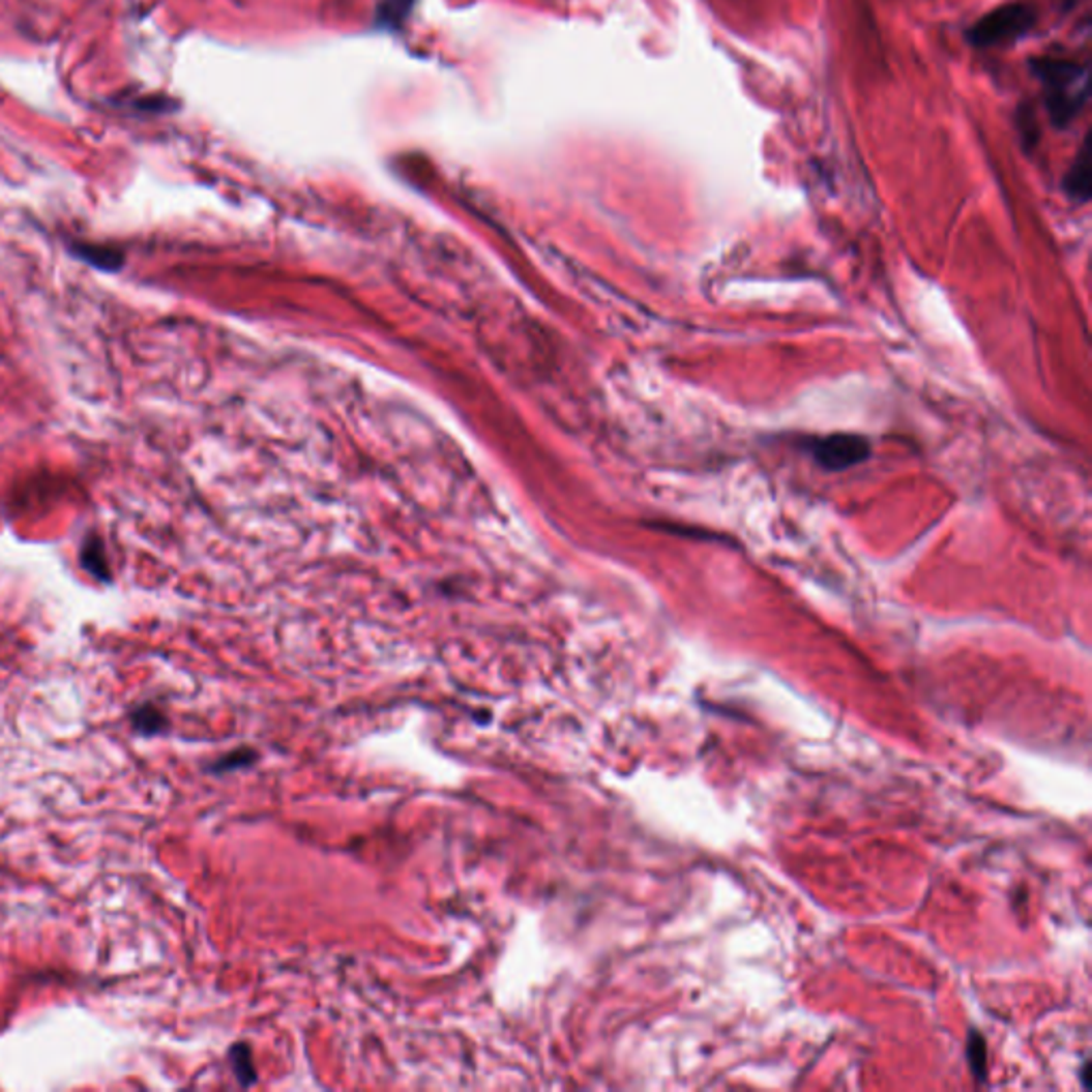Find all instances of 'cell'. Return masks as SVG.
I'll use <instances>...</instances> for the list:
<instances>
[{
  "label": "cell",
  "instance_id": "1",
  "mask_svg": "<svg viewBox=\"0 0 1092 1092\" xmlns=\"http://www.w3.org/2000/svg\"><path fill=\"white\" fill-rule=\"evenodd\" d=\"M1029 66L1041 84L1052 124L1067 128L1084 112L1090 98L1088 66L1067 58H1035Z\"/></svg>",
  "mask_w": 1092,
  "mask_h": 1092
},
{
  "label": "cell",
  "instance_id": "2",
  "mask_svg": "<svg viewBox=\"0 0 1092 1092\" xmlns=\"http://www.w3.org/2000/svg\"><path fill=\"white\" fill-rule=\"evenodd\" d=\"M1037 20L1039 11L1035 5L1025 3V0L1007 3L977 20L967 30V41L979 50L1013 46L1015 41L1027 37L1037 26Z\"/></svg>",
  "mask_w": 1092,
  "mask_h": 1092
},
{
  "label": "cell",
  "instance_id": "3",
  "mask_svg": "<svg viewBox=\"0 0 1092 1092\" xmlns=\"http://www.w3.org/2000/svg\"><path fill=\"white\" fill-rule=\"evenodd\" d=\"M814 460L824 468L832 472H843L848 468H854L870 456V444L862 436L854 434H832L826 438L811 440L808 444Z\"/></svg>",
  "mask_w": 1092,
  "mask_h": 1092
},
{
  "label": "cell",
  "instance_id": "4",
  "mask_svg": "<svg viewBox=\"0 0 1092 1092\" xmlns=\"http://www.w3.org/2000/svg\"><path fill=\"white\" fill-rule=\"evenodd\" d=\"M1090 139L1086 137L1084 144L1080 148V154L1075 156L1073 165L1069 167V171L1065 173V180H1063V188L1067 193V197L1075 203H1088L1090 201V193H1092V165H1090Z\"/></svg>",
  "mask_w": 1092,
  "mask_h": 1092
},
{
  "label": "cell",
  "instance_id": "5",
  "mask_svg": "<svg viewBox=\"0 0 1092 1092\" xmlns=\"http://www.w3.org/2000/svg\"><path fill=\"white\" fill-rule=\"evenodd\" d=\"M70 250H73V255L78 259L94 265L98 269H105V271H116L124 263L122 253H118L114 248H100V245L80 243V245H70Z\"/></svg>",
  "mask_w": 1092,
  "mask_h": 1092
},
{
  "label": "cell",
  "instance_id": "6",
  "mask_svg": "<svg viewBox=\"0 0 1092 1092\" xmlns=\"http://www.w3.org/2000/svg\"><path fill=\"white\" fill-rule=\"evenodd\" d=\"M231 1065L241 1086H253L257 1082V1069L253 1063V1052L245 1043H237L231 1050Z\"/></svg>",
  "mask_w": 1092,
  "mask_h": 1092
},
{
  "label": "cell",
  "instance_id": "7",
  "mask_svg": "<svg viewBox=\"0 0 1092 1092\" xmlns=\"http://www.w3.org/2000/svg\"><path fill=\"white\" fill-rule=\"evenodd\" d=\"M130 719H132L135 730L141 734H158L167 728V719L163 717L158 709L152 707V704H146V707L137 709Z\"/></svg>",
  "mask_w": 1092,
  "mask_h": 1092
},
{
  "label": "cell",
  "instance_id": "8",
  "mask_svg": "<svg viewBox=\"0 0 1092 1092\" xmlns=\"http://www.w3.org/2000/svg\"><path fill=\"white\" fill-rule=\"evenodd\" d=\"M1017 130H1020V137H1023V144L1027 150H1033L1037 139H1039V124H1037V116H1035V110L1031 108V105H1020L1017 110Z\"/></svg>",
  "mask_w": 1092,
  "mask_h": 1092
},
{
  "label": "cell",
  "instance_id": "9",
  "mask_svg": "<svg viewBox=\"0 0 1092 1092\" xmlns=\"http://www.w3.org/2000/svg\"><path fill=\"white\" fill-rule=\"evenodd\" d=\"M414 0H382L378 9V22L386 28H397L410 13Z\"/></svg>",
  "mask_w": 1092,
  "mask_h": 1092
},
{
  "label": "cell",
  "instance_id": "10",
  "mask_svg": "<svg viewBox=\"0 0 1092 1092\" xmlns=\"http://www.w3.org/2000/svg\"><path fill=\"white\" fill-rule=\"evenodd\" d=\"M255 760H257L255 749H235L229 756L220 758L214 766H211V770H214V772H229V770L250 766Z\"/></svg>",
  "mask_w": 1092,
  "mask_h": 1092
},
{
  "label": "cell",
  "instance_id": "11",
  "mask_svg": "<svg viewBox=\"0 0 1092 1092\" xmlns=\"http://www.w3.org/2000/svg\"><path fill=\"white\" fill-rule=\"evenodd\" d=\"M100 555H102V551H100V544H98V542L88 544L86 551H84V566H86L92 574H96L98 579L110 581V574H108L110 570H108V566H105V563H102V557H100Z\"/></svg>",
  "mask_w": 1092,
  "mask_h": 1092
}]
</instances>
